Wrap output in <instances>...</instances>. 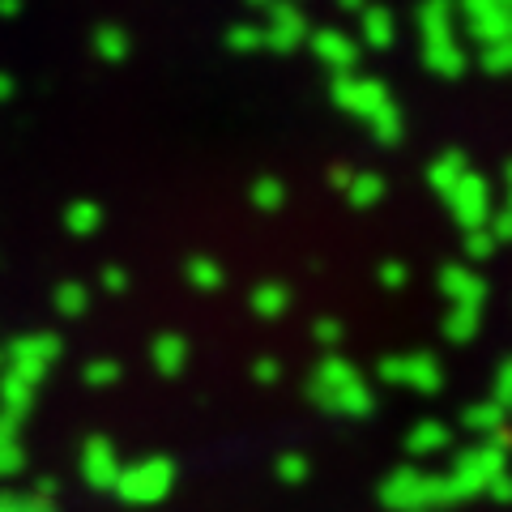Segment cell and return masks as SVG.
Wrapping results in <instances>:
<instances>
[{
  "instance_id": "cell-1",
  "label": "cell",
  "mask_w": 512,
  "mask_h": 512,
  "mask_svg": "<svg viewBox=\"0 0 512 512\" xmlns=\"http://www.w3.org/2000/svg\"><path fill=\"white\" fill-rule=\"evenodd\" d=\"M308 397L325 414H346V419H367V414L376 410V397L363 384L359 367L342 355L320 359V367L312 372V384H308Z\"/></svg>"
},
{
  "instance_id": "cell-2",
  "label": "cell",
  "mask_w": 512,
  "mask_h": 512,
  "mask_svg": "<svg viewBox=\"0 0 512 512\" xmlns=\"http://www.w3.org/2000/svg\"><path fill=\"white\" fill-rule=\"evenodd\" d=\"M380 504L389 512H440L461 504L448 474H427V470H393L380 487Z\"/></svg>"
},
{
  "instance_id": "cell-3",
  "label": "cell",
  "mask_w": 512,
  "mask_h": 512,
  "mask_svg": "<svg viewBox=\"0 0 512 512\" xmlns=\"http://www.w3.org/2000/svg\"><path fill=\"white\" fill-rule=\"evenodd\" d=\"M504 470H508V453H500L491 440H483V444L461 448L457 461H453V470H448V483H453L457 500L466 504V500H474V495H483L491 478L504 474Z\"/></svg>"
},
{
  "instance_id": "cell-4",
  "label": "cell",
  "mask_w": 512,
  "mask_h": 512,
  "mask_svg": "<svg viewBox=\"0 0 512 512\" xmlns=\"http://www.w3.org/2000/svg\"><path fill=\"white\" fill-rule=\"evenodd\" d=\"M171 487H175V461L171 457H146V461H137V466H124L111 491H116L124 504L146 508V504L167 500Z\"/></svg>"
},
{
  "instance_id": "cell-5",
  "label": "cell",
  "mask_w": 512,
  "mask_h": 512,
  "mask_svg": "<svg viewBox=\"0 0 512 512\" xmlns=\"http://www.w3.org/2000/svg\"><path fill=\"white\" fill-rule=\"evenodd\" d=\"M60 359V338L56 333H26L5 346V372L22 376L26 384H43V376L52 372V363Z\"/></svg>"
},
{
  "instance_id": "cell-6",
  "label": "cell",
  "mask_w": 512,
  "mask_h": 512,
  "mask_svg": "<svg viewBox=\"0 0 512 512\" xmlns=\"http://www.w3.org/2000/svg\"><path fill=\"white\" fill-rule=\"evenodd\" d=\"M376 376L389 380V384H402V389H414V393H440L444 389V367L431 350H410V355L380 359Z\"/></svg>"
},
{
  "instance_id": "cell-7",
  "label": "cell",
  "mask_w": 512,
  "mask_h": 512,
  "mask_svg": "<svg viewBox=\"0 0 512 512\" xmlns=\"http://www.w3.org/2000/svg\"><path fill=\"white\" fill-rule=\"evenodd\" d=\"M124 470V461L116 453V444H111L107 436H90L86 448H82V478L90 491H111L116 487V478Z\"/></svg>"
},
{
  "instance_id": "cell-8",
  "label": "cell",
  "mask_w": 512,
  "mask_h": 512,
  "mask_svg": "<svg viewBox=\"0 0 512 512\" xmlns=\"http://www.w3.org/2000/svg\"><path fill=\"white\" fill-rule=\"evenodd\" d=\"M35 384H26L22 376H13V372H0V419H9V423H18L30 410H35Z\"/></svg>"
},
{
  "instance_id": "cell-9",
  "label": "cell",
  "mask_w": 512,
  "mask_h": 512,
  "mask_svg": "<svg viewBox=\"0 0 512 512\" xmlns=\"http://www.w3.org/2000/svg\"><path fill=\"white\" fill-rule=\"evenodd\" d=\"M150 363H154V372L163 376V380L184 376V367H188V342L180 338V333H163V338L150 346Z\"/></svg>"
},
{
  "instance_id": "cell-10",
  "label": "cell",
  "mask_w": 512,
  "mask_h": 512,
  "mask_svg": "<svg viewBox=\"0 0 512 512\" xmlns=\"http://www.w3.org/2000/svg\"><path fill=\"white\" fill-rule=\"evenodd\" d=\"M448 444H453V431H448L440 419H423V423L410 427L406 453H410V457H431V453H444Z\"/></svg>"
},
{
  "instance_id": "cell-11",
  "label": "cell",
  "mask_w": 512,
  "mask_h": 512,
  "mask_svg": "<svg viewBox=\"0 0 512 512\" xmlns=\"http://www.w3.org/2000/svg\"><path fill=\"white\" fill-rule=\"evenodd\" d=\"M461 427L487 440V436H495V431L508 427V410H500L495 402H474V406L461 410Z\"/></svg>"
},
{
  "instance_id": "cell-12",
  "label": "cell",
  "mask_w": 512,
  "mask_h": 512,
  "mask_svg": "<svg viewBox=\"0 0 512 512\" xmlns=\"http://www.w3.org/2000/svg\"><path fill=\"white\" fill-rule=\"evenodd\" d=\"M22 470V440H18V423L0 419V478Z\"/></svg>"
},
{
  "instance_id": "cell-13",
  "label": "cell",
  "mask_w": 512,
  "mask_h": 512,
  "mask_svg": "<svg viewBox=\"0 0 512 512\" xmlns=\"http://www.w3.org/2000/svg\"><path fill=\"white\" fill-rule=\"evenodd\" d=\"M474 333H478V308H461L457 303V308L444 316V338L461 346V342H470Z\"/></svg>"
},
{
  "instance_id": "cell-14",
  "label": "cell",
  "mask_w": 512,
  "mask_h": 512,
  "mask_svg": "<svg viewBox=\"0 0 512 512\" xmlns=\"http://www.w3.org/2000/svg\"><path fill=\"white\" fill-rule=\"evenodd\" d=\"M274 474L282 478L286 487H299V483H308V474H312V461L303 457V453H282L274 461Z\"/></svg>"
},
{
  "instance_id": "cell-15",
  "label": "cell",
  "mask_w": 512,
  "mask_h": 512,
  "mask_svg": "<svg viewBox=\"0 0 512 512\" xmlns=\"http://www.w3.org/2000/svg\"><path fill=\"white\" fill-rule=\"evenodd\" d=\"M444 286H448V291H453V295L461 299V308H478V303H483V282H474V278H461L457 269H448Z\"/></svg>"
},
{
  "instance_id": "cell-16",
  "label": "cell",
  "mask_w": 512,
  "mask_h": 512,
  "mask_svg": "<svg viewBox=\"0 0 512 512\" xmlns=\"http://www.w3.org/2000/svg\"><path fill=\"white\" fill-rule=\"evenodd\" d=\"M82 380L90 384V389H111V384L120 380V363H116V359H90L86 372H82Z\"/></svg>"
},
{
  "instance_id": "cell-17",
  "label": "cell",
  "mask_w": 512,
  "mask_h": 512,
  "mask_svg": "<svg viewBox=\"0 0 512 512\" xmlns=\"http://www.w3.org/2000/svg\"><path fill=\"white\" fill-rule=\"evenodd\" d=\"M252 308H256V316H282L286 312V291L282 286H261V291L252 295Z\"/></svg>"
},
{
  "instance_id": "cell-18",
  "label": "cell",
  "mask_w": 512,
  "mask_h": 512,
  "mask_svg": "<svg viewBox=\"0 0 512 512\" xmlns=\"http://www.w3.org/2000/svg\"><path fill=\"white\" fill-rule=\"evenodd\" d=\"M487 402H495L500 410H512V359H504L500 367H495V384H491Z\"/></svg>"
},
{
  "instance_id": "cell-19",
  "label": "cell",
  "mask_w": 512,
  "mask_h": 512,
  "mask_svg": "<svg viewBox=\"0 0 512 512\" xmlns=\"http://www.w3.org/2000/svg\"><path fill=\"white\" fill-rule=\"evenodd\" d=\"M56 312L60 316H82L86 312V286H77V282L60 286L56 291Z\"/></svg>"
},
{
  "instance_id": "cell-20",
  "label": "cell",
  "mask_w": 512,
  "mask_h": 512,
  "mask_svg": "<svg viewBox=\"0 0 512 512\" xmlns=\"http://www.w3.org/2000/svg\"><path fill=\"white\" fill-rule=\"evenodd\" d=\"M0 512H56L52 500H39V495H5Z\"/></svg>"
},
{
  "instance_id": "cell-21",
  "label": "cell",
  "mask_w": 512,
  "mask_h": 512,
  "mask_svg": "<svg viewBox=\"0 0 512 512\" xmlns=\"http://www.w3.org/2000/svg\"><path fill=\"white\" fill-rule=\"evenodd\" d=\"M316 342L333 355V350L342 346V325H338V320H320V325H316Z\"/></svg>"
},
{
  "instance_id": "cell-22",
  "label": "cell",
  "mask_w": 512,
  "mask_h": 512,
  "mask_svg": "<svg viewBox=\"0 0 512 512\" xmlns=\"http://www.w3.org/2000/svg\"><path fill=\"white\" fill-rule=\"evenodd\" d=\"M252 380L256 384H278L282 380V363L278 359H256L252 363Z\"/></svg>"
},
{
  "instance_id": "cell-23",
  "label": "cell",
  "mask_w": 512,
  "mask_h": 512,
  "mask_svg": "<svg viewBox=\"0 0 512 512\" xmlns=\"http://www.w3.org/2000/svg\"><path fill=\"white\" fill-rule=\"evenodd\" d=\"M483 495H491L495 504H512V474H508V470H504V474H495Z\"/></svg>"
},
{
  "instance_id": "cell-24",
  "label": "cell",
  "mask_w": 512,
  "mask_h": 512,
  "mask_svg": "<svg viewBox=\"0 0 512 512\" xmlns=\"http://www.w3.org/2000/svg\"><path fill=\"white\" fill-rule=\"evenodd\" d=\"M69 227H73L77 235H86V231H94V227H99V214H94L90 205H77V210L69 214Z\"/></svg>"
},
{
  "instance_id": "cell-25",
  "label": "cell",
  "mask_w": 512,
  "mask_h": 512,
  "mask_svg": "<svg viewBox=\"0 0 512 512\" xmlns=\"http://www.w3.org/2000/svg\"><path fill=\"white\" fill-rule=\"evenodd\" d=\"M192 282L197 286H218V269L214 265H192Z\"/></svg>"
},
{
  "instance_id": "cell-26",
  "label": "cell",
  "mask_w": 512,
  "mask_h": 512,
  "mask_svg": "<svg viewBox=\"0 0 512 512\" xmlns=\"http://www.w3.org/2000/svg\"><path fill=\"white\" fill-rule=\"evenodd\" d=\"M103 282H107V291H124V274H120V269H107Z\"/></svg>"
},
{
  "instance_id": "cell-27",
  "label": "cell",
  "mask_w": 512,
  "mask_h": 512,
  "mask_svg": "<svg viewBox=\"0 0 512 512\" xmlns=\"http://www.w3.org/2000/svg\"><path fill=\"white\" fill-rule=\"evenodd\" d=\"M0 372H5V346H0Z\"/></svg>"
},
{
  "instance_id": "cell-28",
  "label": "cell",
  "mask_w": 512,
  "mask_h": 512,
  "mask_svg": "<svg viewBox=\"0 0 512 512\" xmlns=\"http://www.w3.org/2000/svg\"><path fill=\"white\" fill-rule=\"evenodd\" d=\"M508 419H512V410H508Z\"/></svg>"
}]
</instances>
